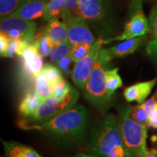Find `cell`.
Wrapping results in <instances>:
<instances>
[{
	"label": "cell",
	"instance_id": "cell-1",
	"mask_svg": "<svg viewBox=\"0 0 157 157\" xmlns=\"http://www.w3.org/2000/svg\"><path fill=\"white\" fill-rule=\"evenodd\" d=\"M89 122V115L82 104H76L68 111L48 120L31 123L19 122V127L25 130H36L48 133L67 143H78L84 136Z\"/></svg>",
	"mask_w": 157,
	"mask_h": 157
},
{
	"label": "cell",
	"instance_id": "cell-2",
	"mask_svg": "<svg viewBox=\"0 0 157 157\" xmlns=\"http://www.w3.org/2000/svg\"><path fill=\"white\" fill-rule=\"evenodd\" d=\"M85 145L90 154L101 157H125L119 119L113 113H107L95 121Z\"/></svg>",
	"mask_w": 157,
	"mask_h": 157
},
{
	"label": "cell",
	"instance_id": "cell-3",
	"mask_svg": "<svg viewBox=\"0 0 157 157\" xmlns=\"http://www.w3.org/2000/svg\"><path fill=\"white\" fill-rule=\"evenodd\" d=\"M78 15L83 17L90 29L106 40L117 31V22L111 0H78Z\"/></svg>",
	"mask_w": 157,
	"mask_h": 157
},
{
	"label": "cell",
	"instance_id": "cell-4",
	"mask_svg": "<svg viewBox=\"0 0 157 157\" xmlns=\"http://www.w3.org/2000/svg\"><path fill=\"white\" fill-rule=\"evenodd\" d=\"M131 105L119 109L120 126L125 157H143L148 150L146 146L148 127L135 122L129 117Z\"/></svg>",
	"mask_w": 157,
	"mask_h": 157
},
{
	"label": "cell",
	"instance_id": "cell-5",
	"mask_svg": "<svg viewBox=\"0 0 157 157\" xmlns=\"http://www.w3.org/2000/svg\"><path fill=\"white\" fill-rule=\"evenodd\" d=\"M110 63L98 56L92 73L83 89L84 97L99 110L105 109L111 101L107 93L106 71Z\"/></svg>",
	"mask_w": 157,
	"mask_h": 157
},
{
	"label": "cell",
	"instance_id": "cell-6",
	"mask_svg": "<svg viewBox=\"0 0 157 157\" xmlns=\"http://www.w3.org/2000/svg\"><path fill=\"white\" fill-rule=\"evenodd\" d=\"M79 96L78 92L70 85L64 97L58 98L50 96L41 102L35 112L29 118L32 122H40L68 111L76 105Z\"/></svg>",
	"mask_w": 157,
	"mask_h": 157
},
{
	"label": "cell",
	"instance_id": "cell-7",
	"mask_svg": "<svg viewBox=\"0 0 157 157\" xmlns=\"http://www.w3.org/2000/svg\"><path fill=\"white\" fill-rule=\"evenodd\" d=\"M61 18L68 28V41L72 46L82 43L95 44V36L83 17L65 10Z\"/></svg>",
	"mask_w": 157,
	"mask_h": 157
},
{
	"label": "cell",
	"instance_id": "cell-8",
	"mask_svg": "<svg viewBox=\"0 0 157 157\" xmlns=\"http://www.w3.org/2000/svg\"><path fill=\"white\" fill-rule=\"evenodd\" d=\"M103 39H98L93 48L85 57L76 63L71 74V79L79 90H83L92 73L103 44Z\"/></svg>",
	"mask_w": 157,
	"mask_h": 157
},
{
	"label": "cell",
	"instance_id": "cell-9",
	"mask_svg": "<svg viewBox=\"0 0 157 157\" xmlns=\"http://www.w3.org/2000/svg\"><path fill=\"white\" fill-rule=\"evenodd\" d=\"M148 31H149L148 20L143 13V9H138L134 12L132 17L125 25L122 34L104 40L103 44H108L113 41H125L143 36Z\"/></svg>",
	"mask_w": 157,
	"mask_h": 157
},
{
	"label": "cell",
	"instance_id": "cell-10",
	"mask_svg": "<svg viewBox=\"0 0 157 157\" xmlns=\"http://www.w3.org/2000/svg\"><path fill=\"white\" fill-rule=\"evenodd\" d=\"M10 30L19 31L23 34V41L32 44L35 37L36 25L33 21L26 20L19 17L8 16L1 19L0 22V33L5 34Z\"/></svg>",
	"mask_w": 157,
	"mask_h": 157
},
{
	"label": "cell",
	"instance_id": "cell-11",
	"mask_svg": "<svg viewBox=\"0 0 157 157\" xmlns=\"http://www.w3.org/2000/svg\"><path fill=\"white\" fill-rule=\"evenodd\" d=\"M144 40L143 36L128 39L110 48H102L99 56L105 61L110 63L114 58H122L131 55L140 47Z\"/></svg>",
	"mask_w": 157,
	"mask_h": 157
},
{
	"label": "cell",
	"instance_id": "cell-12",
	"mask_svg": "<svg viewBox=\"0 0 157 157\" xmlns=\"http://www.w3.org/2000/svg\"><path fill=\"white\" fill-rule=\"evenodd\" d=\"M49 0H26L14 13L10 16L33 20L43 17Z\"/></svg>",
	"mask_w": 157,
	"mask_h": 157
},
{
	"label": "cell",
	"instance_id": "cell-13",
	"mask_svg": "<svg viewBox=\"0 0 157 157\" xmlns=\"http://www.w3.org/2000/svg\"><path fill=\"white\" fill-rule=\"evenodd\" d=\"M25 71L35 78L42 71L43 65L42 56L39 54L34 44H30L23 50L22 56Z\"/></svg>",
	"mask_w": 157,
	"mask_h": 157
},
{
	"label": "cell",
	"instance_id": "cell-14",
	"mask_svg": "<svg viewBox=\"0 0 157 157\" xmlns=\"http://www.w3.org/2000/svg\"><path fill=\"white\" fill-rule=\"evenodd\" d=\"M157 78L144 82H140L129 86L124 91V96L128 102L136 101L138 103H143L156 83Z\"/></svg>",
	"mask_w": 157,
	"mask_h": 157
},
{
	"label": "cell",
	"instance_id": "cell-15",
	"mask_svg": "<svg viewBox=\"0 0 157 157\" xmlns=\"http://www.w3.org/2000/svg\"><path fill=\"white\" fill-rule=\"evenodd\" d=\"M44 34L49 37L53 46L68 42V28L66 23L58 18L48 21Z\"/></svg>",
	"mask_w": 157,
	"mask_h": 157
},
{
	"label": "cell",
	"instance_id": "cell-16",
	"mask_svg": "<svg viewBox=\"0 0 157 157\" xmlns=\"http://www.w3.org/2000/svg\"><path fill=\"white\" fill-rule=\"evenodd\" d=\"M2 143L7 157H42L34 148L20 143L2 140Z\"/></svg>",
	"mask_w": 157,
	"mask_h": 157
},
{
	"label": "cell",
	"instance_id": "cell-17",
	"mask_svg": "<svg viewBox=\"0 0 157 157\" xmlns=\"http://www.w3.org/2000/svg\"><path fill=\"white\" fill-rule=\"evenodd\" d=\"M149 31L153 39L148 43L146 48L147 55L157 65V4L151 12L148 19Z\"/></svg>",
	"mask_w": 157,
	"mask_h": 157
},
{
	"label": "cell",
	"instance_id": "cell-18",
	"mask_svg": "<svg viewBox=\"0 0 157 157\" xmlns=\"http://www.w3.org/2000/svg\"><path fill=\"white\" fill-rule=\"evenodd\" d=\"M42 100L36 95V92L31 90L26 93L19 105V112L23 117L29 118L35 112L40 105Z\"/></svg>",
	"mask_w": 157,
	"mask_h": 157
},
{
	"label": "cell",
	"instance_id": "cell-19",
	"mask_svg": "<svg viewBox=\"0 0 157 157\" xmlns=\"http://www.w3.org/2000/svg\"><path fill=\"white\" fill-rule=\"evenodd\" d=\"M34 91L42 101L52 96V84L41 72L35 77Z\"/></svg>",
	"mask_w": 157,
	"mask_h": 157
},
{
	"label": "cell",
	"instance_id": "cell-20",
	"mask_svg": "<svg viewBox=\"0 0 157 157\" xmlns=\"http://www.w3.org/2000/svg\"><path fill=\"white\" fill-rule=\"evenodd\" d=\"M122 86V79L119 74V68L108 69L106 71L107 93L111 100L113 93L117 89Z\"/></svg>",
	"mask_w": 157,
	"mask_h": 157
},
{
	"label": "cell",
	"instance_id": "cell-21",
	"mask_svg": "<svg viewBox=\"0 0 157 157\" xmlns=\"http://www.w3.org/2000/svg\"><path fill=\"white\" fill-rule=\"evenodd\" d=\"M64 11V0H49L43 15V18L50 21L58 17H61Z\"/></svg>",
	"mask_w": 157,
	"mask_h": 157
},
{
	"label": "cell",
	"instance_id": "cell-22",
	"mask_svg": "<svg viewBox=\"0 0 157 157\" xmlns=\"http://www.w3.org/2000/svg\"><path fill=\"white\" fill-rule=\"evenodd\" d=\"M72 48L73 46L68 42V41L62 44L56 45L52 47L48 56L50 60L57 65L60 60L69 56Z\"/></svg>",
	"mask_w": 157,
	"mask_h": 157
},
{
	"label": "cell",
	"instance_id": "cell-23",
	"mask_svg": "<svg viewBox=\"0 0 157 157\" xmlns=\"http://www.w3.org/2000/svg\"><path fill=\"white\" fill-rule=\"evenodd\" d=\"M26 0H0V17L5 18L14 13Z\"/></svg>",
	"mask_w": 157,
	"mask_h": 157
},
{
	"label": "cell",
	"instance_id": "cell-24",
	"mask_svg": "<svg viewBox=\"0 0 157 157\" xmlns=\"http://www.w3.org/2000/svg\"><path fill=\"white\" fill-rule=\"evenodd\" d=\"M30 44L29 43L21 40V39H16V40H10L9 42V46L7 52L4 55V58H13L15 56H21L23 50L25 48Z\"/></svg>",
	"mask_w": 157,
	"mask_h": 157
},
{
	"label": "cell",
	"instance_id": "cell-25",
	"mask_svg": "<svg viewBox=\"0 0 157 157\" xmlns=\"http://www.w3.org/2000/svg\"><path fill=\"white\" fill-rule=\"evenodd\" d=\"M43 75L45 76V77L48 79V81L50 82V84H54L56 82L61 81L64 79L63 77L62 72L59 69L58 67L51 64H45L43 67L42 71H41Z\"/></svg>",
	"mask_w": 157,
	"mask_h": 157
},
{
	"label": "cell",
	"instance_id": "cell-26",
	"mask_svg": "<svg viewBox=\"0 0 157 157\" xmlns=\"http://www.w3.org/2000/svg\"><path fill=\"white\" fill-rule=\"evenodd\" d=\"M32 44H34L39 54L42 56V58L48 56L51 50H52L53 44L48 36L44 34L41 35L39 38H37Z\"/></svg>",
	"mask_w": 157,
	"mask_h": 157
},
{
	"label": "cell",
	"instance_id": "cell-27",
	"mask_svg": "<svg viewBox=\"0 0 157 157\" xmlns=\"http://www.w3.org/2000/svg\"><path fill=\"white\" fill-rule=\"evenodd\" d=\"M129 117L135 122L148 127V117L145 110L141 106V104L135 106H131Z\"/></svg>",
	"mask_w": 157,
	"mask_h": 157
},
{
	"label": "cell",
	"instance_id": "cell-28",
	"mask_svg": "<svg viewBox=\"0 0 157 157\" xmlns=\"http://www.w3.org/2000/svg\"><path fill=\"white\" fill-rule=\"evenodd\" d=\"M93 44H87V43L76 44L72 48L69 56L76 63L89 53L93 48Z\"/></svg>",
	"mask_w": 157,
	"mask_h": 157
},
{
	"label": "cell",
	"instance_id": "cell-29",
	"mask_svg": "<svg viewBox=\"0 0 157 157\" xmlns=\"http://www.w3.org/2000/svg\"><path fill=\"white\" fill-rule=\"evenodd\" d=\"M71 84L65 79L56 82L52 85V96L61 98L66 95Z\"/></svg>",
	"mask_w": 157,
	"mask_h": 157
},
{
	"label": "cell",
	"instance_id": "cell-30",
	"mask_svg": "<svg viewBox=\"0 0 157 157\" xmlns=\"http://www.w3.org/2000/svg\"><path fill=\"white\" fill-rule=\"evenodd\" d=\"M75 64L76 63L73 61L70 56H68L60 60L56 66L63 74H66V75H70V74L71 75Z\"/></svg>",
	"mask_w": 157,
	"mask_h": 157
},
{
	"label": "cell",
	"instance_id": "cell-31",
	"mask_svg": "<svg viewBox=\"0 0 157 157\" xmlns=\"http://www.w3.org/2000/svg\"><path fill=\"white\" fill-rule=\"evenodd\" d=\"M156 105V101L155 99V95L153 96L152 98H151L148 101H144L143 103H141V106L145 110V111L146 112L148 117L151 115V113H152V111L154 110Z\"/></svg>",
	"mask_w": 157,
	"mask_h": 157
},
{
	"label": "cell",
	"instance_id": "cell-32",
	"mask_svg": "<svg viewBox=\"0 0 157 157\" xmlns=\"http://www.w3.org/2000/svg\"><path fill=\"white\" fill-rule=\"evenodd\" d=\"M65 10L74 15H78V0H64Z\"/></svg>",
	"mask_w": 157,
	"mask_h": 157
},
{
	"label": "cell",
	"instance_id": "cell-33",
	"mask_svg": "<svg viewBox=\"0 0 157 157\" xmlns=\"http://www.w3.org/2000/svg\"><path fill=\"white\" fill-rule=\"evenodd\" d=\"M9 39L3 34L0 33V53H1L2 57H3L5 52H7L9 46Z\"/></svg>",
	"mask_w": 157,
	"mask_h": 157
},
{
	"label": "cell",
	"instance_id": "cell-34",
	"mask_svg": "<svg viewBox=\"0 0 157 157\" xmlns=\"http://www.w3.org/2000/svg\"><path fill=\"white\" fill-rule=\"evenodd\" d=\"M157 129V105L148 117V127Z\"/></svg>",
	"mask_w": 157,
	"mask_h": 157
},
{
	"label": "cell",
	"instance_id": "cell-35",
	"mask_svg": "<svg viewBox=\"0 0 157 157\" xmlns=\"http://www.w3.org/2000/svg\"><path fill=\"white\" fill-rule=\"evenodd\" d=\"M143 157H157V150L155 148H151L148 150L146 156Z\"/></svg>",
	"mask_w": 157,
	"mask_h": 157
},
{
	"label": "cell",
	"instance_id": "cell-36",
	"mask_svg": "<svg viewBox=\"0 0 157 157\" xmlns=\"http://www.w3.org/2000/svg\"><path fill=\"white\" fill-rule=\"evenodd\" d=\"M70 157H101V156H96V155H93V154H85V153H78V154H75L74 155V156H71Z\"/></svg>",
	"mask_w": 157,
	"mask_h": 157
},
{
	"label": "cell",
	"instance_id": "cell-37",
	"mask_svg": "<svg viewBox=\"0 0 157 157\" xmlns=\"http://www.w3.org/2000/svg\"><path fill=\"white\" fill-rule=\"evenodd\" d=\"M142 2H143V0H137V2H136V5H135L134 11H136L137 10L142 8Z\"/></svg>",
	"mask_w": 157,
	"mask_h": 157
},
{
	"label": "cell",
	"instance_id": "cell-38",
	"mask_svg": "<svg viewBox=\"0 0 157 157\" xmlns=\"http://www.w3.org/2000/svg\"><path fill=\"white\" fill-rule=\"evenodd\" d=\"M131 2H131V7H132V10H134L135 5H136L137 2V0H131Z\"/></svg>",
	"mask_w": 157,
	"mask_h": 157
},
{
	"label": "cell",
	"instance_id": "cell-39",
	"mask_svg": "<svg viewBox=\"0 0 157 157\" xmlns=\"http://www.w3.org/2000/svg\"><path fill=\"white\" fill-rule=\"evenodd\" d=\"M156 105H157V101H156Z\"/></svg>",
	"mask_w": 157,
	"mask_h": 157
}]
</instances>
